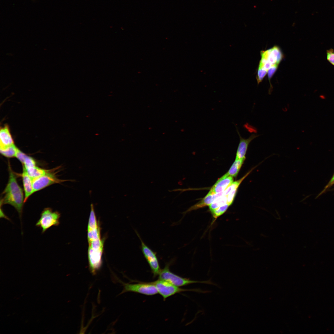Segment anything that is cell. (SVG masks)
Listing matches in <instances>:
<instances>
[{
  "label": "cell",
  "instance_id": "obj_1",
  "mask_svg": "<svg viewBox=\"0 0 334 334\" xmlns=\"http://www.w3.org/2000/svg\"><path fill=\"white\" fill-rule=\"evenodd\" d=\"M8 165L9 180L3 192L4 196L1 203L2 204H9L13 206L18 212L21 221L24 203L23 191L17 182L16 175L13 171L9 162Z\"/></svg>",
  "mask_w": 334,
  "mask_h": 334
},
{
  "label": "cell",
  "instance_id": "obj_2",
  "mask_svg": "<svg viewBox=\"0 0 334 334\" xmlns=\"http://www.w3.org/2000/svg\"><path fill=\"white\" fill-rule=\"evenodd\" d=\"M173 261L166 263L164 268L161 270L158 275L159 279L166 281L174 285L181 287L189 284L200 283L217 286L210 280L205 281H196L191 280L189 279L183 278L171 272L169 267Z\"/></svg>",
  "mask_w": 334,
  "mask_h": 334
},
{
  "label": "cell",
  "instance_id": "obj_3",
  "mask_svg": "<svg viewBox=\"0 0 334 334\" xmlns=\"http://www.w3.org/2000/svg\"><path fill=\"white\" fill-rule=\"evenodd\" d=\"M155 285L158 293L163 297L164 300L174 294L185 291H193L200 293H206L210 292L203 290L200 289H185L174 285L166 281L158 279L152 282Z\"/></svg>",
  "mask_w": 334,
  "mask_h": 334
},
{
  "label": "cell",
  "instance_id": "obj_4",
  "mask_svg": "<svg viewBox=\"0 0 334 334\" xmlns=\"http://www.w3.org/2000/svg\"><path fill=\"white\" fill-rule=\"evenodd\" d=\"M61 214L57 211H53L49 208H44L36 226L41 229L42 233H44L53 226H58L60 224Z\"/></svg>",
  "mask_w": 334,
  "mask_h": 334
},
{
  "label": "cell",
  "instance_id": "obj_5",
  "mask_svg": "<svg viewBox=\"0 0 334 334\" xmlns=\"http://www.w3.org/2000/svg\"><path fill=\"white\" fill-rule=\"evenodd\" d=\"M123 289L121 293L133 292L148 296L158 293L157 290L152 282H140L136 284L123 283Z\"/></svg>",
  "mask_w": 334,
  "mask_h": 334
},
{
  "label": "cell",
  "instance_id": "obj_6",
  "mask_svg": "<svg viewBox=\"0 0 334 334\" xmlns=\"http://www.w3.org/2000/svg\"><path fill=\"white\" fill-rule=\"evenodd\" d=\"M135 232L141 242L142 252L150 267L153 277H155L158 275L161 270L156 253L145 243L137 231L135 230Z\"/></svg>",
  "mask_w": 334,
  "mask_h": 334
},
{
  "label": "cell",
  "instance_id": "obj_7",
  "mask_svg": "<svg viewBox=\"0 0 334 334\" xmlns=\"http://www.w3.org/2000/svg\"><path fill=\"white\" fill-rule=\"evenodd\" d=\"M33 188L34 193L41 190L55 183H60L66 180L58 178L55 173L49 170L44 175L32 179Z\"/></svg>",
  "mask_w": 334,
  "mask_h": 334
},
{
  "label": "cell",
  "instance_id": "obj_8",
  "mask_svg": "<svg viewBox=\"0 0 334 334\" xmlns=\"http://www.w3.org/2000/svg\"><path fill=\"white\" fill-rule=\"evenodd\" d=\"M103 250H95L88 247V255L89 268L93 275H96L101 266Z\"/></svg>",
  "mask_w": 334,
  "mask_h": 334
},
{
  "label": "cell",
  "instance_id": "obj_9",
  "mask_svg": "<svg viewBox=\"0 0 334 334\" xmlns=\"http://www.w3.org/2000/svg\"><path fill=\"white\" fill-rule=\"evenodd\" d=\"M257 167V166L252 168L244 176L239 180L233 182L224 192V195L226 196L227 203L230 205L232 203L236 193L242 181L252 171Z\"/></svg>",
  "mask_w": 334,
  "mask_h": 334
},
{
  "label": "cell",
  "instance_id": "obj_10",
  "mask_svg": "<svg viewBox=\"0 0 334 334\" xmlns=\"http://www.w3.org/2000/svg\"><path fill=\"white\" fill-rule=\"evenodd\" d=\"M237 131L240 141L236 152V159H246L245 156L249 144L259 135L252 134L248 138L245 139L242 137L238 130H237Z\"/></svg>",
  "mask_w": 334,
  "mask_h": 334
},
{
  "label": "cell",
  "instance_id": "obj_11",
  "mask_svg": "<svg viewBox=\"0 0 334 334\" xmlns=\"http://www.w3.org/2000/svg\"><path fill=\"white\" fill-rule=\"evenodd\" d=\"M233 177L226 173L218 180L209 192L216 194L224 192L233 182Z\"/></svg>",
  "mask_w": 334,
  "mask_h": 334
},
{
  "label": "cell",
  "instance_id": "obj_12",
  "mask_svg": "<svg viewBox=\"0 0 334 334\" xmlns=\"http://www.w3.org/2000/svg\"><path fill=\"white\" fill-rule=\"evenodd\" d=\"M224 192L216 194H212L209 192L202 200L189 208L186 211L184 212L183 213L185 214L192 210L209 206L216 199L223 195Z\"/></svg>",
  "mask_w": 334,
  "mask_h": 334
},
{
  "label": "cell",
  "instance_id": "obj_13",
  "mask_svg": "<svg viewBox=\"0 0 334 334\" xmlns=\"http://www.w3.org/2000/svg\"><path fill=\"white\" fill-rule=\"evenodd\" d=\"M14 144L9 126L5 125L0 130V149H3Z\"/></svg>",
  "mask_w": 334,
  "mask_h": 334
},
{
  "label": "cell",
  "instance_id": "obj_14",
  "mask_svg": "<svg viewBox=\"0 0 334 334\" xmlns=\"http://www.w3.org/2000/svg\"><path fill=\"white\" fill-rule=\"evenodd\" d=\"M21 176L25 193V203L28 198L34 193L33 188L32 180L28 175L23 166V172Z\"/></svg>",
  "mask_w": 334,
  "mask_h": 334
},
{
  "label": "cell",
  "instance_id": "obj_15",
  "mask_svg": "<svg viewBox=\"0 0 334 334\" xmlns=\"http://www.w3.org/2000/svg\"><path fill=\"white\" fill-rule=\"evenodd\" d=\"M245 159H236L227 173L229 176L235 177L237 176Z\"/></svg>",
  "mask_w": 334,
  "mask_h": 334
},
{
  "label": "cell",
  "instance_id": "obj_16",
  "mask_svg": "<svg viewBox=\"0 0 334 334\" xmlns=\"http://www.w3.org/2000/svg\"><path fill=\"white\" fill-rule=\"evenodd\" d=\"M25 169L28 175L32 179L44 175L49 170L36 166Z\"/></svg>",
  "mask_w": 334,
  "mask_h": 334
},
{
  "label": "cell",
  "instance_id": "obj_17",
  "mask_svg": "<svg viewBox=\"0 0 334 334\" xmlns=\"http://www.w3.org/2000/svg\"><path fill=\"white\" fill-rule=\"evenodd\" d=\"M90 207L91 211L88 226V229H93L99 227L97 221L93 204H91Z\"/></svg>",
  "mask_w": 334,
  "mask_h": 334
},
{
  "label": "cell",
  "instance_id": "obj_18",
  "mask_svg": "<svg viewBox=\"0 0 334 334\" xmlns=\"http://www.w3.org/2000/svg\"><path fill=\"white\" fill-rule=\"evenodd\" d=\"M18 148L15 144L3 149H0L1 154L7 158L15 157Z\"/></svg>",
  "mask_w": 334,
  "mask_h": 334
},
{
  "label": "cell",
  "instance_id": "obj_19",
  "mask_svg": "<svg viewBox=\"0 0 334 334\" xmlns=\"http://www.w3.org/2000/svg\"><path fill=\"white\" fill-rule=\"evenodd\" d=\"M227 204H228L226 197L223 195L216 199L209 206L210 211L211 212L220 207Z\"/></svg>",
  "mask_w": 334,
  "mask_h": 334
},
{
  "label": "cell",
  "instance_id": "obj_20",
  "mask_svg": "<svg viewBox=\"0 0 334 334\" xmlns=\"http://www.w3.org/2000/svg\"><path fill=\"white\" fill-rule=\"evenodd\" d=\"M101 238L99 227L90 229H88V242Z\"/></svg>",
  "mask_w": 334,
  "mask_h": 334
},
{
  "label": "cell",
  "instance_id": "obj_21",
  "mask_svg": "<svg viewBox=\"0 0 334 334\" xmlns=\"http://www.w3.org/2000/svg\"><path fill=\"white\" fill-rule=\"evenodd\" d=\"M104 240L101 238L88 242L89 247L95 250H103Z\"/></svg>",
  "mask_w": 334,
  "mask_h": 334
},
{
  "label": "cell",
  "instance_id": "obj_22",
  "mask_svg": "<svg viewBox=\"0 0 334 334\" xmlns=\"http://www.w3.org/2000/svg\"><path fill=\"white\" fill-rule=\"evenodd\" d=\"M22 165L27 169L36 166V162L32 157L27 155Z\"/></svg>",
  "mask_w": 334,
  "mask_h": 334
},
{
  "label": "cell",
  "instance_id": "obj_23",
  "mask_svg": "<svg viewBox=\"0 0 334 334\" xmlns=\"http://www.w3.org/2000/svg\"><path fill=\"white\" fill-rule=\"evenodd\" d=\"M278 65H274L271 67L268 71V80L270 83V88L269 91V94H270L272 89V87L270 82V80L276 72Z\"/></svg>",
  "mask_w": 334,
  "mask_h": 334
},
{
  "label": "cell",
  "instance_id": "obj_24",
  "mask_svg": "<svg viewBox=\"0 0 334 334\" xmlns=\"http://www.w3.org/2000/svg\"><path fill=\"white\" fill-rule=\"evenodd\" d=\"M268 73V71L258 68L256 79L258 84L261 82Z\"/></svg>",
  "mask_w": 334,
  "mask_h": 334
},
{
  "label": "cell",
  "instance_id": "obj_25",
  "mask_svg": "<svg viewBox=\"0 0 334 334\" xmlns=\"http://www.w3.org/2000/svg\"><path fill=\"white\" fill-rule=\"evenodd\" d=\"M327 60L334 66V50L331 49L327 51Z\"/></svg>",
  "mask_w": 334,
  "mask_h": 334
},
{
  "label": "cell",
  "instance_id": "obj_26",
  "mask_svg": "<svg viewBox=\"0 0 334 334\" xmlns=\"http://www.w3.org/2000/svg\"><path fill=\"white\" fill-rule=\"evenodd\" d=\"M27 155L18 148L15 157H16L22 164H24L25 158Z\"/></svg>",
  "mask_w": 334,
  "mask_h": 334
},
{
  "label": "cell",
  "instance_id": "obj_27",
  "mask_svg": "<svg viewBox=\"0 0 334 334\" xmlns=\"http://www.w3.org/2000/svg\"><path fill=\"white\" fill-rule=\"evenodd\" d=\"M334 175L333 176L332 178V179L331 181H330V182L329 183V185H328V186H330V185H331L332 184H334Z\"/></svg>",
  "mask_w": 334,
  "mask_h": 334
}]
</instances>
